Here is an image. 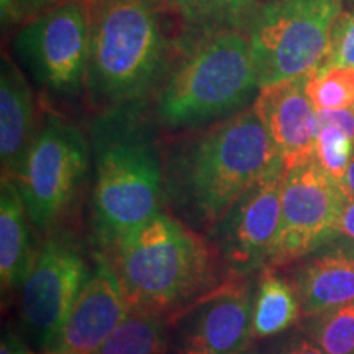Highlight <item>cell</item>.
<instances>
[{"label":"cell","instance_id":"obj_1","mask_svg":"<svg viewBox=\"0 0 354 354\" xmlns=\"http://www.w3.org/2000/svg\"><path fill=\"white\" fill-rule=\"evenodd\" d=\"M279 165L271 136L248 107L176 146L165 166V196L190 228L210 233Z\"/></svg>","mask_w":354,"mask_h":354},{"label":"cell","instance_id":"obj_2","mask_svg":"<svg viewBox=\"0 0 354 354\" xmlns=\"http://www.w3.org/2000/svg\"><path fill=\"white\" fill-rule=\"evenodd\" d=\"M95 165L92 216L107 250L156 216L165 196V165L148 122L135 105L100 115L91 128Z\"/></svg>","mask_w":354,"mask_h":354},{"label":"cell","instance_id":"obj_3","mask_svg":"<svg viewBox=\"0 0 354 354\" xmlns=\"http://www.w3.org/2000/svg\"><path fill=\"white\" fill-rule=\"evenodd\" d=\"M112 264L128 305L136 312H176L214 284L215 261L196 230L158 214L112 250Z\"/></svg>","mask_w":354,"mask_h":354},{"label":"cell","instance_id":"obj_4","mask_svg":"<svg viewBox=\"0 0 354 354\" xmlns=\"http://www.w3.org/2000/svg\"><path fill=\"white\" fill-rule=\"evenodd\" d=\"M91 46L86 86L110 109L135 104L158 81L166 37L156 0H87Z\"/></svg>","mask_w":354,"mask_h":354},{"label":"cell","instance_id":"obj_5","mask_svg":"<svg viewBox=\"0 0 354 354\" xmlns=\"http://www.w3.org/2000/svg\"><path fill=\"white\" fill-rule=\"evenodd\" d=\"M259 91L246 32L203 37L180 63L162 91L156 112L162 125L197 128L240 112Z\"/></svg>","mask_w":354,"mask_h":354},{"label":"cell","instance_id":"obj_6","mask_svg":"<svg viewBox=\"0 0 354 354\" xmlns=\"http://www.w3.org/2000/svg\"><path fill=\"white\" fill-rule=\"evenodd\" d=\"M343 10V0L264 3L248 30L259 88L320 68Z\"/></svg>","mask_w":354,"mask_h":354},{"label":"cell","instance_id":"obj_7","mask_svg":"<svg viewBox=\"0 0 354 354\" xmlns=\"http://www.w3.org/2000/svg\"><path fill=\"white\" fill-rule=\"evenodd\" d=\"M91 145L81 128L56 113L43 120L15 184L38 232L51 233L68 214L88 171Z\"/></svg>","mask_w":354,"mask_h":354},{"label":"cell","instance_id":"obj_8","mask_svg":"<svg viewBox=\"0 0 354 354\" xmlns=\"http://www.w3.org/2000/svg\"><path fill=\"white\" fill-rule=\"evenodd\" d=\"M91 13L87 0H63L28 21L13 39V50L39 86L74 97L87 82Z\"/></svg>","mask_w":354,"mask_h":354},{"label":"cell","instance_id":"obj_9","mask_svg":"<svg viewBox=\"0 0 354 354\" xmlns=\"http://www.w3.org/2000/svg\"><path fill=\"white\" fill-rule=\"evenodd\" d=\"M88 276L81 245L68 232L53 230L24 282L20 315L30 338L50 351Z\"/></svg>","mask_w":354,"mask_h":354},{"label":"cell","instance_id":"obj_10","mask_svg":"<svg viewBox=\"0 0 354 354\" xmlns=\"http://www.w3.org/2000/svg\"><path fill=\"white\" fill-rule=\"evenodd\" d=\"M344 197L342 185L317 159L286 171L281 223L266 268L289 264L335 240Z\"/></svg>","mask_w":354,"mask_h":354},{"label":"cell","instance_id":"obj_11","mask_svg":"<svg viewBox=\"0 0 354 354\" xmlns=\"http://www.w3.org/2000/svg\"><path fill=\"white\" fill-rule=\"evenodd\" d=\"M286 167L279 165L246 194L212 230L221 259L238 276L268 264L281 223L282 185Z\"/></svg>","mask_w":354,"mask_h":354},{"label":"cell","instance_id":"obj_12","mask_svg":"<svg viewBox=\"0 0 354 354\" xmlns=\"http://www.w3.org/2000/svg\"><path fill=\"white\" fill-rule=\"evenodd\" d=\"M130 312L112 264L105 256L97 254L92 271L50 351L95 354Z\"/></svg>","mask_w":354,"mask_h":354},{"label":"cell","instance_id":"obj_13","mask_svg":"<svg viewBox=\"0 0 354 354\" xmlns=\"http://www.w3.org/2000/svg\"><path fill=\"white\" fill-rule=\"evenodd\" d=\"M250 286L230 282L197 299L179 336L176 354H234L251 338Z\"/></svg>","mask_w":354,"mask_h":354},{"label":"cell","instance_id":"obj_14","mask_svg":"<svg viewBox=\"0 0 354 354\" xmlns=\"http://www.w3.org/2000/svg\"><path fill=\"white\" fill-rule=\"evenodd\" d=\"M307 77L261 87L253 105L286 171L315 159L317 110L307 94Z\"/></svg>","mask_w":354,"mask_h":354},{"label":"cell","instance_id":"obj_15","mask_svg":"<svg viewBox=\"0 0 354 354\" xmlns=\"http://www.w3.org/2000/svg\"><path fill=\"white\" fill-rule=\"evenodd\" d=\"M304 317H315L354 300V241L338 236L308 254L294 277Z\"/></svg>","mask_w":354,"mask_h":354},{"label":"cell","instance_id":"obj_16","mask_svg":"<svg viewBox=\"0 0 354 354\" xmlns=\"http://www.w3.org/2000/svg\"><path fill=\"white\" fill-rule=\"evenodd\" d=\"M33 92L12 57L0 66V159L2 177L15 180L37 138Z\"/></svg>","mask_w":354,"mask_h":354},{"label":"cell","instance_id":"obj_17","mask_svg":"<svg viewBox=\"0 0 354 354\" xmlns=\"http://www.w3.org/2000/svg\"><path fill=\"white\" fill-rule=\"evenodd\" d=\"M30 221L15 180L2 177L0 185V282L10 292L32 271L38 251L32 245Z\"/></svg>","mask_w":354,"mask_h":354},{"label":"cell","instance_id":"obj_18","mask_svg":"<svg viewBox=\"0 0 354 354\" xmlns=\"http://www.w3.org/2000/svg\"><path fill=\"white\" fill-rule=\"evenodd\" d=\"M189 28L203 37L220 32H246L264 0H169Z\"/></svg>","mask_w":354,"mask_h":354},{"label":"cell","instance_id":"obj_19","mask_svg":"<svg viewBox=\"0 0 354 354\" xmlns=\"http://www.w3.org/2000/svg\"><path fill=\"white\" fill-rule=\"evenodd\" d=\"M302 313L294 286L266 269L253 300L251 338H268L289 328Z\"/></svg>","mask_w":354,"mask_h":354},{"label":"cell","instance_id":"obj_20","mask_svg":"<svg viewBox=\"0 0 354 354\" xmlns=\"http://www.w3.org/2000/svg\"><path fill=\"white\" fill-rule=\"evenodd\" d=\"M166 346L162 317L131 310L95 354H166Z\"/></svg>","mask_w":354,"mask_h":354},{"label":"cell","instance_id":"obj_21","mask_svg":"<svg viewBox=\"0 0 354 354\" xmlns=\"http://www.w3.org/2000/svg\"><path fill=\"white\" fill-rule=\"evenodd\" d=\"M308 318V335L323 351L354 354V300Z\"/></svg>","mask_w":354,"mask_h":354},{"label":"cell","instance_id":"obj_22","mask_svg":"<svg viewBox=\"0 0 354 354\" xmlns=\"http://www.w3.org/2000/svg\"><path fill=\"white\" fill-rule=\"evenodd\" d=\"M307 94L317 112L354 107V69H313L307 77Z\"/></svg>","mask_w":354,"mask_h":354},{"label":"cell","instance_id":"obj_23","mask_svg":"<svg viewBox=\"0 0 354 354\" xmlns=\"http://www.w3.org/2000/svg\"><path fill=\"white\" fill-rule=\"evenodd\" d=\"M354 154L351 136L336 127H318L315 159L325 172L342 183Z\"/></svg>","mask_w":354,"mask_h":354},{"label":"cell","instance_id":"obj_24","mask_svg":"<svg viewBox=\"0 0 354 354\" xmlns=\"http://www.w3.org/2000/svg\"><path fill=\"white\" fill-rule=\"evenodd\" d=\"M354 69V10L339 13L333 26L328 53L317 69Z\"/></svg>","mask_w":354,"mask_h":354},{"label":"cell","instance_id":"obj_25","mask_svg":"<svg viewBox=\"0 0 354 354\" xmlns=\"http://www.w3.org/2000/svg\"><path fill=\"white\" fill-rule=\"evenodd\" d=\"M63 0H0L3 25H25Z\"/></svg>","mask_w":354,"mask_h":354},{"label":"cell","instance_id":"obj_26","mask_svg":"<svg viewBox=\"0 0 354 354\" xmlns=\"http://www.w3.org/2000/svg\"><path fill=\"white\" fill-rule=\"evenodd\" d=\"M317 125L339 128L354 141V109L320 110L317 112Z\"/></svg>","mask_w":354,"mask_h":354},{"label":"cell","instance_id":"obj_27","mask_svg":"<svg viewBox=\"0 0 354 354\" xmlns=\"http://www.w3.org/2000/svg\"><path fill=\"white\" fill-rule=\"evenodd\" d=\"M336 232L348 240L354 241V198L344 197L342 212H339L338 223H336Z\"/></svg>","mask_w":354,"mask_h":354},{"label":"cell","instance_id":"obj_28","mask_svg":"<svg viewBox=\"0 0 354 354\" xmlns=\"http://www.w3.org/2000/svg\"><path fill=\"white\" fill-rule=\"evenodd\" d=\"M0 354H32L26 344L12 326H7L2 333V343H0Z\"/></svg>","mask_w":354,"mask_h":354},{"label":"cell","instance_id":"obj_29","mask_svg":"<svg viewBox=\"0 0 354 354\" xmlns=\"http://www.w3.org/2000/svg\"><path fill=\"white\" fill-rule=\"evenodd\" d=\"M282 354H328L313 342H300L297 344H292L289 349H286Z\"/></svg>","mask_w":354,"mask_h":354},{"label":"cell","instance_id":"obj_30","mask_svg":"<svg viewBox=\"0 0 354 354\" xmlns=\"http://www.w3.org/2000/svg\"><path fill=\"white\" fill-rule=\"evenodd\" d=\"M339 185H342L343 192L346 194L348 197L354 198V154L351 161H349L348 169L344 172V177L342 179V183H339Z\"/></svg>","mask_w":354,"mask_h":354},{"label":"cell","instance_id":"obj_31","mask_svg":"<svg viewBox=\"0 0 354 354\" xmlns=\"http://www.w3.org/2000/svg\"><path fill=\"white\" fill-rule=\"evenodd\" d=\"M44 354H68V353H61V351H46Z\"/></svg>","mask_w":354,"mask_h":354},{"label":"cell","instance_id":"obj_32","mask_svg":"<svg viewBox=\"0 0 354 354\" xmlns=\"http://www.w3.org/2000/svg\"><path fill=\"white\" fill-rule=\"evenodd\" d=\"M268 2H277V0H264V3H268Z\"/></svg>","mask_w":354,"mask_h":354},{"label":"cell","instance_id":"obj_33","mask_svg":"<svg viewBox=\"0 0 354 354\" xmlns=\"http://www.w3.org/2000/svg\"><path fill=\"white\" fill-rule=\"evenodd\" d=\"M353 109H354V107H353Z\"/></svg>","mask_w":354,"mask_h":354}]
</instances>
